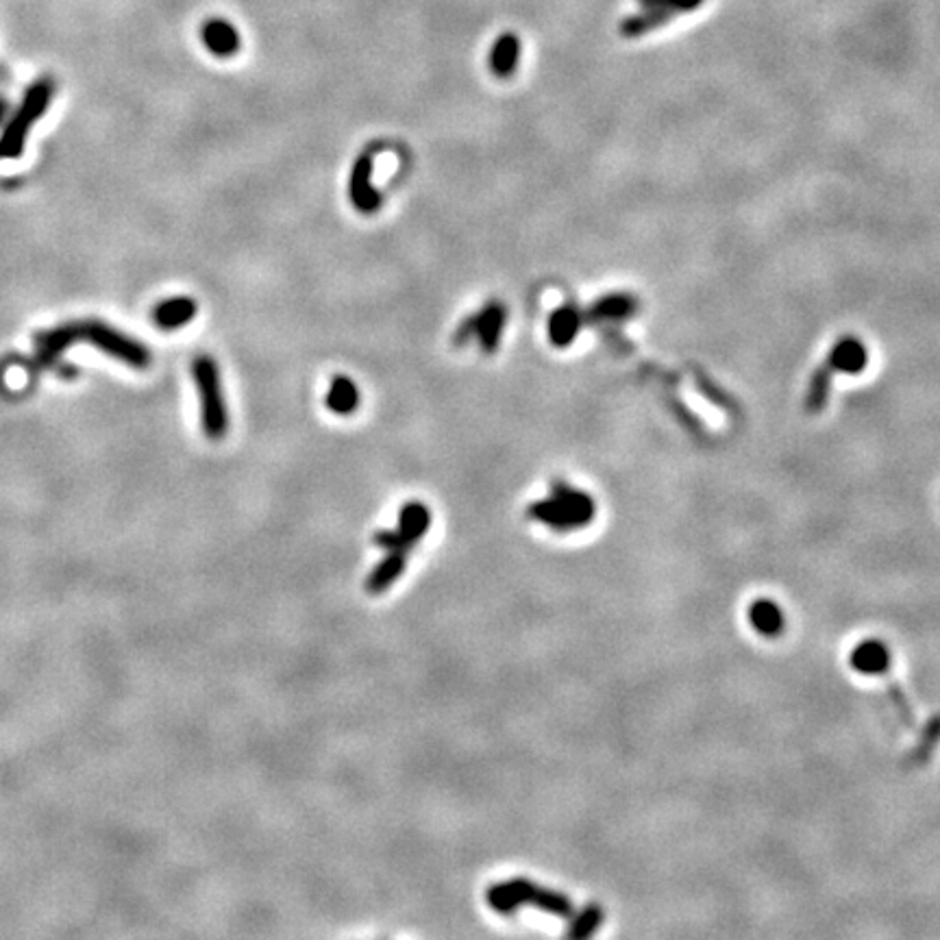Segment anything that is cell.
I'll use <instances>...</instances> for the list:
<instances>
[{"mask_svg":"<svg viewBox=\"0 0 940 940\" xmlns=\"http://www.w3.org/2000/svg\"><path fill=\"white\" fill-rule=\"evenodd\" d=\"M55 96V81L51 77H40L33 81L22 96L16 114L11 116L7 127L0 135V159H20L27 146L29 133L37 125Z\"/></svg>","mask_w":940,"mask_h":940,"instance_id":"cell-1","label":"cell"},{"mask_svg":"<svg viewBox=\"0 0 940 940\" xmlns=\"http://www.w3.org/2000/svg\"><path fill=\"white\" fill-rule=\"evenodd\" d=\"M192 377L201 401V425L209 440H222L229 431V407L222 392L218 362L212 355H199L192 362Z\"/></svg>","mask_w":940,"mask_h":940,"instance_id":"cell-2","label":"cell"},{"mask_svg":"<svg viewBox=\"0 0 940 940\" xmlns=\"http://www.w3.org/2000/svg\"><path fill=\"white\" fill-rule=\"evenodd\" d=\"M79 336L81 342L92 344L94 349L118 362H125L131 368L146 370L153 364V353L144 342L127 336L125 331L103 323V320H79Z\"/></svg>","mask_w":940,"mask_h":940,"instance_id":"cell-3","label":"cell"},{"mask_svg":"<svg viewBox=\"0 0 940 940\" xmlns=\"http://www.w3.org/2000/svg\"><path fill=\"white\" fill-rule=\"evenodd\" d=\"M507 323V309L499 301H490L479 312L466 316L460 327L453 333V344L455 346H464L470 342V338H477L481 351L492 355L499 349L501 342V333Z\"/></svg>","mask_w":940,"mask_h":940,"instance_id":"cell-4","label":"cell"},{"mask_svg":"<svg viewBox=\"0 0 940 940\" xmlns=\"http://www.w3.org/2000/svg\"><path fill=\"white\" fill-rule=\"evenodd\" d=\"M431 525V514L423 501H407L399 512V527L375 534V544L386 551H410L423 540Z\"/></svg>","mask_w":940,"mask_h":940,"instance_id":"cell-5","label":"cell"},{"mask_svg":"<svg viewBox=\"0 0 940 940\" xmlns=\"http://www.w3.org/2000/svg\"><path fill=\"white\" fill-rule=\"evenodd\" d=\"M507 890L514 895L518 904H531L534 908H540L549 914H555V917H573L575 906L571 904V899L562 893H555V890L542 888L534 882L525 880V877H514V880L505 882Z\"/></svg>","mask_w":940,"mask_h":940,"instance_id":"cell-6","label":"cell"},{"mask_svg":"<svg viewBox=\"0 0 940 940\" xmlns=\"http://www.w3.org/2000/svg\"><path fill=\"white\" fill-rule=\"evenodd\" d=\"M349 199L360 214H377L381 207V194L373 185V155L362 153L355 159L349 177Z\"/></svg>","mask_w":940,"mask_h":940,"instance_id":"cell-7","label":"cell"},{"mask_svg":"<svg viewBox=\"0 0 940 940\" xmlns=\"http://www.w3.org/2000/svg\"><path fill=\"white\" fill-rule=\"evenodd\" d=\"M81 342L79 320L77 323H64L53 329H46L35 336V360L42 368L55 366L72 344Z\"/></svg>","mask_w":940,"mask_h":940,"instance_id":"cell-8","label":"cell"},{"mask_svg":"<svg viewBox=\"0 0 940 940\" xmlns=\"http://www.w3.org/2000/svg\"><path fill=\"white\" fill-rule=\"evenodd\" d=\"M527 514L534 518V521L551 527L553 531H575L590 525L588 518L577 514L573 507H568L566 503L558 499H544V501H534L529 505Z\"/></svg>","mask_w":940,"mask_h":940,"instance_id":"cell-9","label":"cell"},{"mask_svg":"<svg viewBox=\"0 0 940 940\" xmlns=\"http://www.w3.org/2000/svg\"><path fill=\"white\" fill-rule=\"evenodd\" d=\"M201 42L218 59L235 57L240 51V33L229 20L212 18L201 27Z\"/></svg>","mask_w":940,"mask_h":940,"instance_id":"cell-10","label":"cell"},{"mask_svg":"<svg viewBox=\"0 0 940 940\" xmlns=\"http://www.w3.org/2000/svg\"><path fill=\"white\" fill-rule=\"evenodd\" d=\"M890 660H893L890 649L877 638L862 640L849 655L851 669L860 675H884L890 669Z\"/></svg>","mask_w":940,"mask_h":940,"instance_id":"cell-11","label":"cell"},{"mask_svg":"<svg viewBox=\"0 0 940 940\" xmlns=\"http://www.w3.org/2000/svg\"><path fill=\"white\" fill-rule=\"evenodd\" d=\"M638 312V299L634 294H605L592 303L586 312V323H605V320H625Z\"/></svg>","mask_w":940,"mask_h":940,"instance_id":"cell-12","label":"cell"},{"mask_svg":"<svg viewBox=\"0 0 940 940\" xmlns=\"http://www.w3.org/2000/svg\"><path fill=\"white\" fill-rule=\"evenodd\" d=\"M196 312H199V305L190 296H172V299L155 305L153 323L164 331H175L192 323Z\"/></svg>","mask_w":940,"mask_h":940,"instance_id":"cell-13","label":"cell"},{"mask_svg":"<svg viewBox=\"0 0 940 940\" xmlns=\"http://www.w3.org/2000/svg\"><path fill=\"white\" fill-rule=\"evenodd\" d=\"M869 362V353L867 346H864L858 338H843L834 344V349L827 357V368L836 370V373H845V375H858L864 370Z\"/></svg>","mask_w":940,"mask_h":940,"instance_id":"cell-14","label":"cell"},{"mask_svg":"<svg viewBox=\"0 0 940 940\" xmlns=\"http://www.w3.org/2000/svg\"><path fill=\"white\" fill-rule=\"evenodd\" d=\"M584 323H586L584 312H579L575 305L566 303V305L558 307L549 318V340H551V344L558 346V349H566L568 344H573V340L577 338V333H579V329Z\"/></svg>","mask_w":940,"mask_h":940,"instance_id":"cell-15","label":"cell"},{"mask_svg":"<svg viewBox=\"0 0 940 940\" xmlns=\"http://www.w3.org/2000/svg\"><path fill=\"white\" fill-rule=\"evenodd\" d=\"M518 59H521V40H518V35L512 31L501 33L490 51V72L499 79H510L516 72Z\"/></svg>","mask_w":940,"mask_h":940,"instance_id":"cell-16","label":"cell"},{"mask_svg":"<svg viewBox=\"0 0 940 940\" xmlns=\"http://www.w3.org/2000/svg\"><path fill=\"white\" fill-rule=\"evenodd\" d=\"M405 564H407L405 551H388L386 558L373 568V573H370L366 579L364 588L368 595H383V592H386L394 581L403 575Z\"/></svg>","mask_w":940,"mask_h":940,"instance_id":"cell-17","label":"cell"},{"mask_svg":"<svg viewBox=\"0 0 940 940\" xmlns=\"http://www.w3.org/2000/svg\"><path fill=\"white\" fill-rule=\"evenodd\" d=\"M749 621H751V627L756 629L760 636H766V638H775L786 629V614L771 599L753 601L749 608Z\"/></svg>","mask_w":940,"mask_h":940,"instance_id":"cell-18","label":"cell"},{"mask_svg":"<svg viewBox=\"0 0 940 940\" xmlns=\"http://www.w3.org/2000/svg\"><path fill=\"white\" fill-rule=\"evenodd\" d=\"M325 403L333 414H340V416L353 414L357 410V405H360V390H357L355 381L351 377L338 375L331 379Z\"/></svg>","mask_w":940,"mask_h":940,"instance_id":"cell-19","label":"cell"},{"mask_svg":"<svg viewBox=\"0 0 940 940\" xmlns=\"http://www.w3.org/2000/svg\"><path fill=\"white\" fill-rule=\"evenodd\" d=\"M673 11L671 9H662V7H642L640 14L629 16L621 22V35L623 37H640L653 29H660L664 24H669L673 20Z\"/></svg>","mask_w":940,"mask_h":940,"instance_id":"cell-20","label":"cell"},{"mask_svg":"<svg viewBox=\"0 0 940 940\" xmlns=\"http://www.w3.org/2000/svg\"><path fill=\"white\" fill-rule=\"evenodd\" d=\"M551 497L566 503L568 507H573L577 514L588 518V521H592V518H595V514H597L595 499H592L590 494H586V492L568 486L566 481H553V484H551Z\"/></svg>","mask_w":940,"mask_h":940,"instance_id":"cell-21","label":"cell"},{"mask_svg":"<svg viewBox=\"0 0 940 940\" xmlns=\"http://www.w3.org/2000/svg\"><path fill=\"white\" fill-rule=\"evenodd\" d=\"M830 386H832V370L827 366L816 370V373L812 375L808 394H806V412L808 414H819L823 410L825 403H827V397H830Z\"/></svg>","mask_w":940,"mask_h":940,"instance_id":"cell-22","label":"cell"},{"mask_svg":"<svg viewBox=\"0 0 940 940\" xmlns=\"http://www.w3.org/2000/svg\"><path fill=\"white\" fill-rule=\"evenodd\" d=\"M601 923H603V910L597 904H592L577 914L566 934L568 938H588L599 930Z\"/></svg>","mask_w":940,"mask_h":940,"instance_id":"cell-23","label":"cell"},{"mask_svg":"<svg viewBox=\"0 0 940 940\" xmlns=\"http://www.w3.org/2000/svg\"><path fill=\"white\" fill-rule=\"evenodd\" d=\"M486 901H488V906L494 912L507 914V917H510V914H514L518 908H521V904H518V901L514 899V895L510 893V890H507L505 884H492L488 888V893H486Z\"/></svg>","mask_w":940,"mask_h":940,"instance_id":"cell-24","label":"cell"},{"mask_svg":"<svg viewBox=\"0 0 940 940\" xmlns=\"http://www.w3.org/2000/svg\"><path fill=\"white\" fill-rule=\"evenodd\" d=\"M640 7H662L671 9L673 14H684L703 5V0H638Z\"/></svg>","mask_w":940,"mask_h":940,"instance_id":"cell-25","label":"cell"},{"mask_svg":"<svg viewBox=\"0 0 940 940\" xmlns=\"http://www.w3.org/2000/svg\"><path fill=\"white\" fill-rule=\"evenodd\" d=\"M7 107H9V105H7L5 98H0V122H3L5 116H7Z\"/></svg>","mask_w":940,"mask_h":940,"instance_id":"cell-26","label":"cell"}]
</instances>
